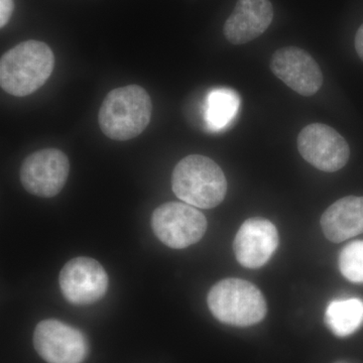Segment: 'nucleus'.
Instances as JSON below:
<instances>
[{
  "label": "nucleus",
  "mask_w": 363,
  "mask_h": 363,
  "mask_svg": "<svg viewBox=\"0 0 363 363\" xmlns=\"http://www.w3.org/2000/svg\"><path fill=\"white\" fill-rule=\"evenodd\" d=\"M274 18L269 0H238L223 26V33L233 45H243L266 32Z\"/></svg>",
  "instance_id": "f8f14e48"
},
{
  "label": "nucleus",
  "mask_w": 363,
  "mask_h": 363,
  "mask_svg": "<svg viewBox=\"0 0 363 363\" xmlns=\"http://www.w3.org/2000/svg\"><path fill=\"white\" fill-rule=\"evenodd\" d=\"M172 188L182 201L200 209H211L225 198L227 181L213 160L191 155L177 164L172 176Z\"/></svg>",
  "instance_id": "7ed1b4c3"
},
{
  "label": "nucleus",
  "mask_w": 363,
  "mask_h": 363,
  "mask_svg": "<svg viewBox=\"0 0 363 363\" xmlns=\"http://www.w3.org/2000/svg\"><path fill=\"white\" fill-rule=\"evenodd\" d=\"M339 269L344 278L363 284V240L346 245L339 255Z\"/></svg>",
  "instance_id": "dca6fc26"
},
{
  "label": "nucleus",
  "mask_w": 363,
  "mask_h": 363,
  "mask_svg": "<svg viewBox=\"0 0 363 363\" xmlns=\"http://www.w3.org/2000/svg\"><path fill=\"white\" fill-rule=\"evenodd\" d=\"M272 73L302 96H313L323 84V74L309 52L297 47L279 49L272 57Z\"/></svg>",
  "instance_id": "9d476101"
},
{
  "label": "nucleus",
  "mask_w": 363,
  "mask_h": 363,
  "mask_svg": "<svg viewBox=\"0 0 363 363\" xmlns=\"http://www.w3.org/2000/svg\"><path fill=\"white\" fill-rule=\"evenodd\" d=\"M279 245L276 226L267 219H248L234 240L236 259L247 269H259L271 259Z\"/></svg>",
  "instance_id": "9b49d317"
},
{
  "label": "nucleus",
  "mask_w": 363,
  "mask_h": 363,
  "mask_svg": "<svg viewBox=\"0 0 363 363\" xmlns=\"http://www.w3.org/2000/svg\"><path fill=\"white\" fill-rule=\"evenodd\" d=\"M297 145L305 161L327 173L342 169L350 157L345 138L323 123H312L303 128L298 133Z\"/></svg>",
  "instance_id": "423d86ee"
},
{
  "label": "nucleus",
  "mask_w": 363,
  "mask_h": 363,
  "mask_svg": "<svg viewBox=\"0 0 363 363\" xmlns=\"http://www.w3.org/2000/svg\"><path fill=\"white\" fill-rule=\"evenodd\" d=\"M354 45L358 57L363 62V23L358 28L357 35H355Z\"/></svg>",
  "instance_id": "a211bd4d"
},
{
  "label": "nucleus",
  "mask_w": 363,
  "mask_h": 363,
  "mask_svg": "<svg viewBox=\"0 0 363 363\" xmlns=\"http://www.w3.org/2000/svg\"><path fill=\"white\" fill-rule=\"evenodd\" d=\"M240 98L238 92L229 88H217L210 91L206 100L205 119L212 130L225 128L238 114Z\"/></svg>",
  "instance_id": "2eb2a0df"
},
{
  "label": "nucleus",
  "mask_w": 363,
  "mask_h": 363,
  "mask_svg": "<svg viewBox=\"0 0 363 363\" xmlns=\"http://www.w3.org/2000/svg\"><path fill=\"white\" fill-rule=\"evenodd\" d=\"M208 307L222 323L236 327L257 324L267 314L264 295L250 281L226 279L212 286Z\"/></svg>",
  "instance_id": "20e7f679"
},
{
  "label": "nucleus",
  "mask_w": 363,
  "mask_h": 363,
  "mask_svg": "<svg viewBox=\"0 0 363 363\" xmlns=\"http://www.w3.org/2000/svg\"><path fill=\"white\" fill-rule=\"evenodd\" d=\"M33 345L48 363H82L88 354L84 334L56 319L44 320L37 325Z\"/></svg>",
  "instance_id": "0eeeda50"
},
{
  "label": "nucleus",
  "mask_w": 363,
  "mask_h": 363,
  "mask_svg": "<svg viewBox=\"0 0 363 363\" xmlns=\"http://www.w3.org/2000/svg\"><path fill=\"white\" fill-rule=\"evenodd\" d=\"M54 67V52L49 45L40 40H26L2 55L0 85L13 96H28L45 85Z\"/></svg>",
  "instance_id": "f257e3e1"
},
{
  "label": "nucleus",
  "mask_w": 363,
  "mask_h": 363,
  "mask_svg": "<svg viewBox=\"0 0 363 363\" xmlns=\"http://www.w3.org/2000/svg\"><path fill=\"white\" fill-rule=\"evenodd\" d=\"M325 322L338 337L351 335L363 324V301L357 298L332 301L325 313Z\"/></svg>",
  "instance_id": "4468645a"
},
{
  "label": "nucleus",
  "mask_w": 363,
  "mask_h": 363,
  "mask_svg": "<svg viewBox=\"0 0 363 363\" xmlns=\"http://www.w3.org/2000/svg\"><path fill=\"white\" fill-rule=\"evenodd\" d=\"M64 297L73 305H91L107 292L108 276L97 260L75 257L69 260L59 277Z\"/></svg>",
  "instance_id": "1a4fd4ad"
},
{
  "label": "nucleus",
  "mask_w": 363,
  "mask_h": 363,
  "mask_svg": "<svg viewBox=\"0 0 363 363\" xmlns=\"http://www.w3.org/2000/svg\"><path fill=\"white\" fill-rule=\"evenodd\" d=\"M13 9V0H0V28H4L11 21Z\"/></svg>",
  "instance_id": "f3484780"
},
{
  "label": "nucleus",
  "mask_w": 363,
  "mask_h": 363,
  "mask_svg": "<svg viewBox=\"0 0 363 363\" xmlns=\"http://www.w3.org/2000/svg\"><path fill=\"white\" fill-rule=\"evenodd\" d=\"M70 162L62 150L45 149L33 152L21 164V181L30 194L52 198L65 186Z\"/></svg>",
  "instance_id": "6e6552de"
},
{
  "label": "nucleus",
  "mask_w": 363,
  "mask_h": 363,
  "mask_svg": "<svg viewBox=\"0 0 363 363\" xmlns=\"http://www.w3.org/2000/svg\"><path fill=\"white\" fill-rule=\"evenodd\" d=\"M152 228L167 247L183 250L201 240L207 230V220L192 205L168 202L155 210Z\"/></svg>",
  "instance_id": "39448f33"
},
{
  "label": "nucleus",
  "mask_w": 363,
  "mask_h": 363,
  "mask_svg": "<svg viewBox=\"0 0 363 363\" xmlns=\"http://www.w3.org/2000/svg\"><path fill=\"white\" fill-rule=\"evenodd\" d=\"M325 236L342 242L363 233V197L347 196L331 205L322 215Z\"/></svg>",
  "instance_id": "ddd939ff"
},
{
  "label": "nucleus",
  "mask_w": 363,
  "mask_h": 363,
  "mask_svg": "<svg viewBox=\"0 0 363 363\" xmlns=\"http://www.w3.org/2000/svg\"><path fill=\"white\" fill-rule=\"evenodd\" d=\"M152 104L149 93L138 85L116 88L105 97L98 121L102 133L111 140H131L150 124Z\"/></svg>",
  "instance_id": "f03ea898"
}]
</instances>
